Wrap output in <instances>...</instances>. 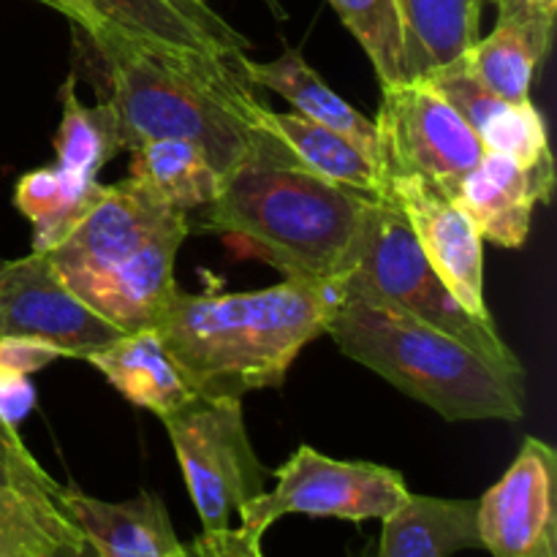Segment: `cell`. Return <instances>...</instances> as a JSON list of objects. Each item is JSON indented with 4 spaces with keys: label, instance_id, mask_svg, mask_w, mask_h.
Listing matches in <instances>:
<instances>
[{
    "label": "cell",
    "instance_id": "16",
    "mask_svg": "<svg viewBox=\"0 0 557 557\" xmlns=\"http://www.w3.org/2000/svg\"><path fill=\"white\" fill-rule=\"evenodd\" d=\"M555 180L522 169L515 158L484 150L482 161L457 185L455 196L482 239L498 248H522L531 234L533 212L553 199Z\"/></svg>",
    "mask_w": 557,
    "mask_h": 557
},
{
    "label": "cell",
    "instance_id": "30",
    "mask_svg": "<svg viewBox=\"0 0 557 557\" xmlns=\"http://www.w3.org/2000/svg\"><path fill=\"white\" fill-rule=\"evenodd\" d=\"M41 3L52 5L54 11L69 16L71 25L79 27V30H96V27L103 25V20L96 14L90 0H41Z\"/></svg>",
    "mask_w": 557,
    "mask_h": 557
},
{
    "label": "cell",
    "instance_id": "21",
    "mask_svg": "<svg viewBox=\"0 0 557 557\" xmlns=\"http://www.w3.org/2000/svg\"><path fill=\"white\" fill-rule=\"evenodd\" d=\"M256 128L275 136L302 166L321 174L324 180L346 185L359 194H381V185H384L381 169L337 131L324 128L297 112H272L264 103L256 112Z\"/></svg>",
    "mask_w": 557,
    "mask_h": 557
},
{
    "label": "cell",
    "instance_id": "14",
    "mask_svg": "<svg viewBox=\"0 0 557 557\" xmlns=\"http://www.w3.org/2000/svg\"><path fill=\"white\" fill-rule=\"evenodd\" d=\"M58 498L98 557H194L156 493L141 490L128 500H101L60 484Z\"/></svg>",
    "mask_w": 557,
    "mask_h": 557
},
{
    "label": "cell",
    "instance_id": "13",
    "mask_svg": "<svg viewBox=\"0 0 557 557\" xmlns=\"http://www.w3.org/2000/svg\"><path fill=\"white\" fill-rule=\"evenodd\" d=\"M58 493L60 484L33 457L14 424L0 419V539L20 557L85 539Z\"/></svg>",
    "mask_w": 557,
    "mask_h": 557
},
{
    "label": "cell",
    "instance_id": "10",
    "mask_svg": "<svg viewBox=\"0 0 557 557\" xmlns=\"http://www.w3.org/2000/svg\"><path fill=\"white\" fill-rule=\"evenodd\" d=\"M36 337L63 357L87 359L123 332L76 297L44 250L5 261L0 270V337Z\"/></svg>",
    "mask_w": 557,
    "mask_h": 557
},
{
    "label": "cell",
    "instance_id": "35",
    "mask_svg": "<svg viewBox=\"0 0 557 557\" xmlns=\"http://www.w3.org/2000/svg\"><path fill=\"white\" fill-rule=\"evenodd\" d=\"M196 3H205V0H196Z\"/></svg>",
    "mask_w": 557,
    "mask_h": 557
},
{
    "label": "cell",
    "instance_id": "19",
    "mask_svg": "<svg viewBox=\"0 0 557 557\" xmlns=\"http://www.w3.org/2000/svg\"><path fill=\"white\" fill-rule=\"evenodd\" d=\"M85 362L92 364L131 406L145 408L158 419L169 417L194 397L156 326L125 332L101 351H92Z\"/></svg>",
    "mask_w": 557,
    "mask_h": 557
},
{
    "label": "cell",
    "instance_id": "24",
    "mask_svg": "<svg viewBox=\"0 0 557 557\" xmlns=\"http://www.w3.org/2000/svg\"><path fill=\"white\" fill-rule=\"evenodd\" d=\"M487 0H397L406 30V71L411 76L451 63L479 38Z\"/></svg>",
    "mask_w": 557,
    "mask_h": 557
},
{
    "label": "cell",
    "instance_id": "22",
    "mask_svg": "<svg viewBox=\"0 0 557 557\" xmlns=\"http://www.w3.org/2000/svg\"><path fill=\"white\" fill-rule=\"evenodd\" d=\"M60 125L54 134V166L65 180L87 190H98V174L123 152L117 114L107 101L87 107L76 92V76L60 85Z\"/></svg>",
    "mask_w": 557,
    "mask_h": 557
},
{
    "label": "cell",
    "instance_id": "3",
    "mask_svg": "<svg viewBox=\"0 0 557 557\" xmlns=\"http://www.w3.org/2000/svg\"><path fill=\"white\" fill-rule=\"evenodd\" d=\"M335 292L302 281L232 294H169L156 332L199 397L277 389L299 354L326 332Z\"/></svg>",
    "mask_w": 557,
    "mask_h": 557
},
{
    "label": "cell",
    "instance_id": "11",
    "mask_svg": "<svg viewBox=\"0 0 557 557\" xmlns=\"http://www.w3.org/2000/svg\"><path fill=\"white\" fill-rule=\"evenodd\" d=\"M479 539L493 557H557V455L528 435L509 471L479 498Z\"/></svg>",
    "mask_w": 557,
    "mask_h": 557
},
{
    "label": "cell",
    "instance_id": "25",
    "mask_svg": "<svg viewBox=\"0 0 557 557\" xmlns=\"http://www.w3.org/2000/svg\"><path fill=\"white\" fill-rule=\"evenodd\" d=\"M103 188H76L58 172L54 163L22 174L14 188V207L30 221L33 250L54 248L98 205Z\"/></svg>",
    "mask_w": 557,
    "mask_h": 557
},
{
    "label": "cell",
    "instance_id": "26",
    "mask_svg": "<svg viewBox=\"0 0 557 557\" xmlns=\"http://www.w3.org/2000/svg\"><path fill=\"white\" fill-rule=\"evenodd\" d=\"M373 63L381 87L408 79L406 30L397 0H330Z\"/></svg>",
    "mask_w": 557,
    "mask_h": 557
},
{
    "label": "cell",
    "instance_id": "2",
    "mask_svg": "<svg viewBox=\"0 0 557 557\" xmlns=\"http://www.w3.org/2000/svg\"><path fill=\"white\" fill-rule=\"evenodd\" d=\"M373 199L310 172L259 128L196 215L199 228L245 245L286 281L335 288Z\"/></svg>",
    "mask_w": 557,
    "mask_h": 557
},
{
    "label": "cell",
    "instance_id": "34",
    "mask_svg": "<svg viewBox=\"0 0 557 557\" xmlns=\"http://www.w3.org/2000/svg\"><path fill=\"white\" fill-rule=\"evenodd\" d=\"M3 264H5V259H0V270H3Z\"/></svg>",
    "mask_w": 557,
    "mask_h": 557
},
{
    "label": "cell",
    "instance_id": "36",
    "mask_svg": "<svg viewBox=\"0 0 557 557\" xmlns=\"http://www.w3.org/2000/svg\"><path fill=\"white\" fill-rule=\"evenodd\" d=\"M362 557H370V555H368V553H364V555H362Z\"/></svg>",
    "mask_w": 557,
    "mask_h": 557
},
{
    "label": "cell",
    "instance_id": "12",
    "mask_svg": "<svg viewBox=\"0 0 557 557\" xmlns=\"http://www.w3.org/2000/svg\"><path fill=\"white\" fill-rule=\"evenodd\" d=\"M384 188L400 205L430 267L471 315L493 321L484 302V239L451 196L413 174L381 172Z\"/></svg>",
    "mask_w": 557,
    "mask_h": 557
},
{
    "label": "cell",
    "instance_id": "9",
    "mask_svg": "<svg viewBox=\"0 0 557 557\" xmlns=\"http://www.w3.org/2000/svg\"><path fill=\"white\" fill-rule=\"evenodd\" d=\"M381 172L413 174L446 196L482 161L476 131L424 76L381 87Z\"/></svg>",
    "mask_w": 557,
    "mask_h": 557
},
{
    "label": "cell",
    "instance_id": "8",
    "mask_svg": "<svg viewBox=\"0 0 557 557\" xmlns=\"http://www.w3.org/2000/svg\"><path fill=\"white\" fill-rule=\"evenodd\" d=\"M275 487L264 490L237 511V528L264 536L288 515L319 520H386L411 495L400 471L364 460H332L313 446H297L272 473Z\"/></svg>",
    "mask_w": 557,
    "mask_h": 557
},
{
    "label": "cell",
    "instance_id": "33",
    "mask_svg": "<svg viewBox=\"0 0 557 557\" xmlns=\"http://www.w3.org/2000/svg\"><path fill=\"white\" fill-rule=\"evenodd\" d=\"M0 557H20V555H16V553H14V549H11V547H9V544H5V542H3V539H0Z\"/></svg>",
    "mask_w": 557,
    "mask_h": 557
},
{
    "label": "cell",
    "instance_id": "4",
    "mask_svg": "<svg viewBox=\"0 0 557 557\" xmlns=\"http://www.w3.org/2000/svg\"><path fill=\"white\" fill-rule=\"evenodd\" d=\"M190 228V215L125 177L107 185L98 205L44 253L65 286L125 335L156 326L177 286L174 261Z\"/></svg>",
    "mask_w": 557,
    "mask_h": 557
},
{
    "label": "cell",
    "instance_id": "27",
    "mask_svg": "<svg viewBox=\"0 0 557 557\" xmlns=\"http://www.w3.org/2000/svg\"><path fill=\"white\" fill-rule=\"evenodd\" d=\"M54 359H63L60 348L36 341V337H0V373H16L30 379Z\"/></svg>",
    "mask_w": 557,
    "mask_h": 557
},
{
    "label": "cell",
    "instance_id": "20",
    "mask_svg": "<svg viewBox=\"0 0 557 557\" xmlns=\"http://www.w3.org/2000/svg\"><path fill=\"white\" fill-rule=\"evenodd\" d=\"M479 500L408 495L386 520L375 557H455L482 549Z\"/></svg>",
    "mask_w": 557,
    "mask_h": 557
},
{
    "label": "cell",
    "instance_id": "7",
    "mask_svg": "<svg viewBox=\"0 0 557 557\" xmlns=\"http://www.w3.org/2000/svg\"><path fill=\"white\" fill-rule=\"evenodd\" d=\"M161 422L177 455L201 531L232 528V517L264 493L272 479L245 428L243 400L194 395Z\"/></svg>",
    "mask_w": 557,
    "mask_h": 557
},
{
    "label": "cell",
    "instance_id": "32",
    "mask_svg": "<svg viewBox=\"0 0 557 557\" xmlns=\"http://www.w3.org/2000/svg\"><path fill=\"white\" fill-rule=\"evenodd\" d=\"M533 3L539 5L542 11H547V14H557V0H533Z\"/></svg>",
    "mask_w": 557,
    "mask_h": 557
},
{
    "label": "cell",
    "instance_id": "1",
    "mask_svg": "<svg viewBox=\"0 0 557 557\" xmlns=\"http://www.w3.org/2000/svg\"><path fill=\"white\" fill-rule=\"evenodd\" d=\"M74 36L82 58L90 60L98 101L117 114L123 150L183 139L201 147L221 174L250 150L261 101L239 58L136 38L107 22L96 30L74 27Z\"/></svg>",
    "mask_w": 557,
    "mask_h": 557
},
{
    "label": "cell",
    "instance_id": "15",
    "mask_svg": "<svg viewBox=\"0 0 557 557\" xmlns=\"http://www.w3.org/2000/svg\"><path fill=\"white\" fill-rule=\"evenodd\" d=\"M498 22L462 52L468 69L504 101H531L533 79L553 47L555 16L533 0H493Z\"/></svg>",
    "mask_w": 557,
    "mask_h": 557
},
{
    "label": "cell",
    "instance_id": "29",
    "mask_svg": "<svg viewBox=\"0 0 557 557\" xmlns=\"http://www.w3.org/2000/svg\"><path fill=\"white\" fill-rule=\"evenodd\" d=\"M36 406V389L27 375L0 373V419L9 424H20Z\"/></svg>",
    "mask_w": 557,
    "mask_h": 557
},
{
    "label": "cell",
    "instance_id": "31",
    "mask_svg": "<svg viewBox=\"0 0 557 557\" xmlns=\"http://www.w3.org/2000/svg\"><path fill=\"white\" fill-rule=\"evenodd\" d=\"M36 557H98L96 549L90 547V544L82 539V542H69V544H58L54 549H49V553H41Z\"/></svg>",
    "mask_w": 557,
    "mask_h": 557
},
{
    "label": "cell",
    "instance_id": "23",
    "mask_svg": "<svg viewBox=\"0 0 557 557\" xmlns=\"http://www.w3.org/2000/svg\"><path fill=\"white\" fill-rule=\"evenodd\" d=\"M128 177L185 215L210 205L221 185V172L207 152L183 139H156L134 147Z\"/></svg>",
    "mask_w": 557,
    "mask_h": 557
},
{
    "label": "cell",
    "instance_id": "28",
    "mask_svg": "<svg viewBox=\"0 0 557 557\" xmlns=\"http://www.w3.org/2000/svg\"><path fill=\"white\" fill-rule=\"evenodd\" d=\"M261 539L256 533L243 531V528H226V531L205 533L190 542V555L194 557H264L261 553Z\"/></svg>",
    "mask_w": 557,
    "mask_h": 557
},
{
    "label": "cell",
    "instance_id": "5",
    "mask_svg": "<svg viewBox=\"0 0 557 557\" xmlns=\"http://www.w3.org/2000/svg\"><path fill=\"white\" fill-rule=\"evenodd\" d=\"M326 335L341 354L446 422H520L525 413V379L504 373L466 343L417 319L335 294Z\"/></svg>",
    "mask_w": 557,
    "mask_h": 557
},
{
    "label": "cell",
    "instance_id": "18",
    "mask_svg": "<svg viewBox=\"0 0 557 557\" xmlns=\"http://www.w3.org/2000/svg\"><path fill=\"white\" fill-rule=\"evenodd\" d=\"M237 63L250 85L277 92V96L292 103L297 114L351 139L381 169V145L375 120L364 117L346 98L337 96L326 85L324 76L310 69L299 49H286L275 60H250L248 54H243Z\"/></svg>",
    "mask_w": 557,
    "mask_h": 557
},
{
    "label": "cell",
    "instance_id": "17",
    "mask_svg": "<svg viewBox=\"0 0 557 557\" xmlns=\"http://www.w3.org/2000/svg\"><path fill=\"white\" fill-rule=\"evenodd\" d=\"M90 5L107 25L136 38L232 60L250 49L243 33L196 0H90Z\"/></svg>",
    "mask_w": 557,
    "mask_h": 557
},
{
    "label": "cell",
    "instance_id": "6",
    "mask_svg": "<svg viewBox=\"0 0 557 557\" xmlns=\"http://www.w3.org/2000/svg\"><path fill=\"white\" fill-rule=\"evenodd\" d=\"M332 292L364 299L392 313L435 326L466 343L504 373L525 379L520 357L498 335L495 321H482L468 313L449 286L441 281L438 272L430 267L400 205L392 199L384 185L368 205L362 232Z\"/></svg>",
    "mask_w": 557,
    "mask_h": 557
}]
</instances>
